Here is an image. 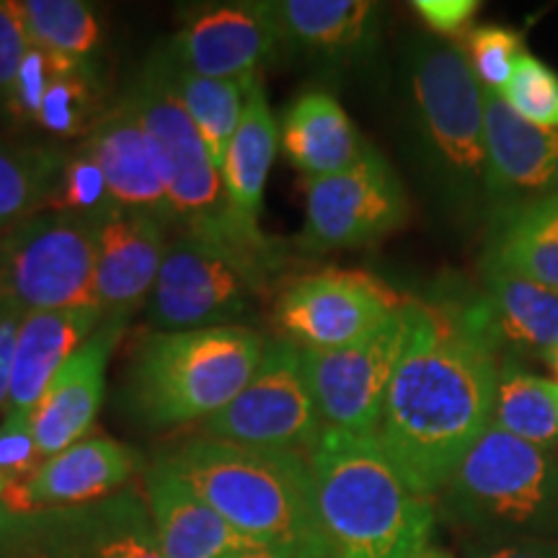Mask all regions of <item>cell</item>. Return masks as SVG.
I'll return each mask as SVG.
<instances>
[{
	"label": "cell",
	"instance_id": "28",
	"mask_svg": "<svg viewBox=\"0 0 558 558\" xmlns=\"http://www.w3.org/2000/svg\"><path fill=\"white\" fill-rule=\"evenodd\" d=\"M279 143H282V128L269 107L262 81H256L220 169L230 202L239 209L241 218L254 226H259L264 186H267Z\"/></svg>",
	"mask_w": 558,
	"mask_h": 558
},
{
	"label": "cell",
	"instance_id": "9",
	"mask_svg": "<svg viewBox=\"0 0 558 558\" xmlns=\"http://www.w3.org/2000/svg\"><path fill=\"white\" fill-rule=\"evenodd\" d=\"M0 548L9 558H163L135 492L32 514L0 509Z\"/></svg>",
	"mask_w": 558,
	"mask_h": 558
},
{
	"label": "cell",
	"instance_id": "44",
	"mask_svg": "<svg viewBox=\"0 0 558 558\" xmlns=\"http://www.w3.org/2000/svg\"><path fill=\"white\" fill-rule=\"evenodd\" d=\"M548 390H550V396H554V401H556V407H558V386L554 380H548Z\"/></svg>",
	"mask_w": 558,
	"mask_h": 558
},
{
	"label": "cell",
	"instance_id": "41",
	"mask_svg": "<svg viewBox=\"0 0 558 558\" xmlns=\"http://www.w3.org/2000/svg\"><path fill=\"white\" fill-rule=\"evenodd\" d=\"M222 558H298L295 554L284 548H275V546H254V548H243V550H233V554L222 556Z\"/></svg>",
	"mask_w": 558,
	"mask_h": 558
},
{
	"label": "cell",
	"instance_id": "35",
	"mask_svg": "<svg viewBox=\"0 0 558 558\" xmlns=\"http://www.w3.org/2000/svg\"><path fill=\"white\" fill-rule=\"evenodd\" d=\"M54 213L81 215V218L99 220L111 207L107 181L96 163L94 156L86 148H81L73 158L65 160L58 192L50 202Z\"/></svg>",
	"mask_w": 558,
	"mask_h": 558
},
{
	"label": "cell",
	"instance_id": "47",
	"mask_svg": "<svg viewBox=\"0 0 558 558\" xmlns=\"http://www.w3.org/2000/svg\"><path fill=\"white\" fill-rule=\"evenodd\" d=\"M0 558H9V556H5V554H3V548H0Z\"/></svg>",
	"mask_w": 558,
	"mask_h": 558
},
{
	"label": "cell",
	"instance_id": "32",
	"mask_svg": "<svg viewBox=\"0 0 558 558\" xmlns=\"http://www.w3.org/2000/svg\"><path fill=\"white\" fill-rule=\"evenodd\" d=\"M34 122L54 135L70 137L86 128L94 130L96 120V81L88 62H58V70L47 83Z\"/></svg>",
	"mask_w": 558,
	"mask_h": 558
},
{
	"label": "cell",
	"instance_id": "6",
	"mask_svg": "<svg viewBox=\"0 0 558 558\" xmlns=\"http://www.w3.org/2000/svg\"><path fill=\"white\" fill-rule=\"evenodd\" d=\"M445 520L473 538L558 541V458L488 427L439 492Z\"/></svg>",
	"mask_w": 558,
	"mask_h": 558
},
{
	"label": "cell",
	"instance_id": "21",
	"mask_svg": "<svg viewBox=\"0 0 558 558\" xmlns=\"http://www.w3.org/2000/svg\"><path fill=\"white\" fill-rule=\"evenodd\" d=\"M83 148L99 163L111 205L173 222L156 153L128 99L99 117Z\"/></svg>",
	"mask_w": 558,
	"mask_h": 558
},
{
	"label": "cell",
	"instance_id": "34",
	"mask_svg": "<svg viewBox=\"0 0 558 558\" xmlns=\"http://www.w3.org/2000/svg\"><path fill=\"white\" fill-rule=\"evenodd\" d=\"M465 60L476 75L484 90H494V94H505L509 78H512L514 62L525 52V39L518 29L509 26H476L463 37Z\"/></svg>",
	"mask_w": 558,
	"mask_h": 558
},
{
	"label": "cell",
	"instance_id": "40",
	"mask_svg": "<svg viewBox=\"0 0 558 558\" xmlns=\"http://www.w3.org/2000/svg\"><path fill=\"white\" fill-rule=\"evenodd\" d=\"M21 320H24V313L9 303H0V409L9 407L13 349H16Z\"/></svg>",
	"mask_w": 558,
	"mask_h": 558
},
{
	"label": "cell",
	"instance_id": "36",
	"mask_svg": "<svg viewBox=\"0 0 558 558\" xmlns=\"http://www.w3.org/2000/svg\"><path fill=\"white\" fill-rule=\"evenodd\" d=\"M39 463V450L32 435V416L5 414L0 424V471L5 476V488L32 476Z\"/></svg>",
	"mask_w": 558,
	"mask_h": 558
},
{
	"label": "cell",
	"instance_id": "12",
	"mask_svg": "<svg viewBox=\"0 0 558 558\" xmlns=\"http://www.w3.org/2000/svg\"><path fill=\"white\" fill-rule=\"evenodd\" d=\"M383 279L369 271L326 267L298 277L275 303L284 341L305 352H329L365 339L403 308Z\"/></svg>",
	"mask_w": 558,
	"mask_h": 558
},
{
	"label": "cell",
	"instance_id": "26",
	"mask_svg": "<svg viewBox=\"0 0 558 558\" xmlns=\"http://www.w3.org/2000/svg\"><path fill=\"white\" fill-rule=\"evenodd\" d=\"M484 256L558 292V194L494 209Z\"/></svg>",
	"mask_w": 558,
	"mask_h": 558
},
{
	"label": "cell",
	"instance_id": "43",
	"mask_svg": "<svg viewBox=\"0 0 558 558\" xmlns=\"http://www.w3.org/2000/svg\"><path fill=\"white\" fill-rule=\"evenodd\" d=\"M416 558H452V556H450V554H445V550L427 548V550H422V554H418Z\"/></svg>",
	"mask_w": 558,
	"mask_h": 558
},
{
	"label": "cell",
	"instance_id": "39",
	"mask_svg": "<svg viewBox=\"0 0 558 558\" xmlns=\"http://www.w3.org/2000/svg\"><path fill=\"white\" fill-rule=\"evenodd\" d=\"M465 558H558V541L546 538H473Z\"/></svg>",
	"mask_w": 558,
	"mask_h": 558
},
{
	"label": "cell",
	"instance_id": "7",
	"mask_svg": "<svg viewBox=\"0 0 558 558\" xmlns=\"http://www.w3.org/2000/svg\"><path fill=\"white\" fill-rule=\"evenodd\" d=\"M407 83L432 177L458 209L492 207L484 88L460 45L418 41L409 54Z\"/></svg>",
	"mask_w": 558,
	"mask_h": 558
},
{
	"label": "cell",
	"instance_id": "17",
	"mask_svg": "<svg viewBox=\"0 0 558 558\" xmlns=\"http://www.w3.org/2000/svg\"><path fill=\"white\" fill-rule=\"evenodd\" d=\"M169 222L111 205L96 220V295L104 318H128L150 298L166 248Z\"/></svg>",
	"mask_w": 558,
	"mask_h": 558
},
{
	"label": "cell",
	"instance_id": "1",
	"mask_svg": "<svg viewBox=\"0 0 558 558\" xmlns=\"http://www.w3.org/2000/svg\"><path fill=\"white\" fill-rule=\"evenodd\" d=\"M407 344L375 437L409 488L432 499L492 427L501 354L481 298L452 305L407 300Z\"/></svg>",
	"mask_w": 558,
	"mask_h": 558
},
{
	"label": "cell",
	"instance_id": "19",
	"mask_svg": "<svg viewBox=\"0 0 558 558\" xmlns=\"http://www.w3.org/2000/svg\"><path fill=\"white\" fill-rule=\"evenodd\" d=\"M122 318H104L90 339L70 357L37 407L32 409V435L39 460L73 448L99 414L107 390V365L122 337Z\"/></svg>",
	"mask_w": 558,
	"mask_h": 558
},
{
	"label": "cell",
	"instance_id": "11",
	"mask_svg": "<svg viewBox=\"0 0 558 558\" xmlns=\"http://www.w3.org/2000/svg\"><path fill=\"white\" fill-rule=\"evenodd\" d=\"M264 288L226 251L181 233L171 239L148 298L156 331L243 326Z\"/></svg>",
	"mask_w": 558,
	"mask_h": 558
},
{
	"label": "cell",
	"instance_id": "18",
	"mask_svg": "<svg viewBox=\"0 0 558 558\" xmlns=\"http://www.w3.org/2000/svg\"><path fill=\"white\" fill-rule=\"evenodd\" d=\"M484 117L492 207L499 209L556 197L558 130L525 122L505 101V96L494 90H484Z\"/></svg>",
	"mask_w": 558,
	"mask_h": 558
},
{
	"label": "cell",
	"instance_id": "27",
	"mask_svg": "<svg viewBox=\"0 0 558 558\" xmlns=\"http://www.w3.org/2000/svg\"><path fill=\"white\" fill-rule=\"evenodd\" d=\"M150 65L156 68V73L163 78L171 94L177 96L186 114H190L215 166L222 169L228 145L235 130H239L243 111H246L248 94L256 86V81H259V75L239 81L205 78V75L190 73V70L177 65L163 50L153 54Z\"/></svg>",
	"mask_w": 558,
	"mask_h": 558
},
{
	"label": "cell",
	"instance_id": "30",
	"mask_svg": "<svg viewBox=\"0 0 558 558\" xmlns=\"http://www.w3.org/2000/svg\"><path fill=\"white\" fill-rule=\"evenodd\" d=\"M65 158L50 148L0 143V226L34 218L58 192Z\"/></svg>",
	"mask_w": 558,
	"mask_h": 558
},
{
	"label": "cell",
	"instance_id": "2",
	"mask_svg": "<svg viewBox=\"0 0 558 558\" xmlns=\"http://www.w3.org/2000/svg\"><path fill=\"white\" fill-rule=\"evenodd\" d=\"M326 558H416L435 507L409 488L375 435L324 429L308 450Z\"/></svg>",
	"mask_w": 558,
	"mask_h": 558
},
{
	"label": "cell",
	"instance_id": "8",
	"mask_svg": "<svg viewBox=\"0 0 558 558\" xmlns=\"http://www.w3.org/2000/svg\"><path fill=\"white\" fill-rule=\"evenodd\" d=\"M0 303L21 313L101 308L96 295V220L45 213L0 239Z\"/></svg>",
	"mask_w": 558,
	"mask_h": 558
},
{
	"label": "cell",
	"instance_id": "3",
	"mask_svg": "<svg viewBox=\"0 0 558 558\" xmlns=\"http://www.w3.org/2000/svg\"><path fill=\"white\" fill-rule=\"evenodd\" d=\"M166 463L246 538L298 558H326L308 452L197 437Z\"/></svg>",
	"mask_w": 558,
	"mask_h": 558
},
{
	"label": "cell",
	"instance_id": "23",
	"mask_svg": "<svg viewBox=\"0 0 558 558\" xmlns=\"http://www.w3.org/2000/svg\"><path fill=\"white\" fill-rule=\"evenodd\" d=\"M101 308L26 313L13 349L11 393L5 414H29L54 375L101 326Z\"/></svg>",
	"mask_w": 558,
	"mask_h": 558
},
{
	"label": "cell",
	"instance_id": "29",
	"mask_svg": "<svg viewBox=\"0 0 558 558\" xmlns=\"http://www.w3.org/2000/svg\"><path fill=\"white\" fill-rule=\"evenodd\" d=\"M492 424L522 442L554 450L558 445V407L548 380L530 373L518 360H501Z\"/></svg>",
	"mask_w": 558,
	"mask_h": 558
},
{
	"label": "cell",
	"instance_id": "16",
	"mask_svg": "<svg viewBox=\"0 0 558 558\" xmlns=\"http://www.w3.org/2000/svg\"><path fill=\"white\" fill-rule=\"evenodd\" d=\"M137 469L135 450L109 437H83L73 448L41 460L37 471L5 488L9 514L47 512L114 497Z\"/></svg>",
	"mask_w": 558,
	"mask_h": 558
},
{
	"label": "cell",
	"instance_id": "42",
	"mask_svg": "<svg viewBox=\"0 0 558 558\" xmlns=\"http://www.w3.org/2000/svg\"><path fill=\"white\" fill-rule=\"evenodd\" d=\"M541 362H543V365L548 367L550 380H554L556 386H558V344H556L554 349H548V352L543 354V360H541Z\"/></svg>",
	"mask_w": 558,
	"mask_h": 558
},
{
	"label": "cell",
	"instance_id": "45",
	"mask_svg": "<svg viewBox=\"0 0 558 558\" xmlns=\"http://www.w3.org/2000/svg\"><path fill=\"white\" fill-rule=\"evenodd\" d=\"M3 494H5V476L3 471H0V499H3Z\"/></svg>",
	"mask_w": 558,
	"mask_h": 558
},
{
	"label": "cell",
	"instance_id": "10",
	"mask_svg": "<svg viewBox=\"0 0 558 558\" xmlns=\"http://www.w3.org/2000/svg\"><path fill=\"white\" fill-rule=\"evenodd\" d=\"M303 367V349L267 341L264 357L246 388L205 422V437L243 448L308 452L324 435Z\"/></svg>",
	"mask_w": 558,
	"mask_h": 558
},
{
	"label": "cell",
	"instance_id": "5",
	"mask_svg": "<svg viewBox=\"0 0 558 558\" xmlns=\"http://www.w3.org/2000/svg\"><path fill=\"white\" fill-rule=\"evenodd\" d=\"M264 349L248 326L150 333L130 362V409L153 429L207 422L246 388Z\"/></svg>",
	"mask_w": 558,
	"mask_h": 558
},
{
	"label": "cell",
	"instance_id": "24",
	"mask_svg": "<svg viewBox=\"0 0 558 558\" xmlns=\"http://www.w3.org/2000/svg\"><path fill=\"white\" fill-rule=\"evenodd\" d=\"M279 45L349 62L373 50L380 5L369 0H271Z\"/></svg>",
	"mask_w": 558,
	"mask_h": 558
},
{
	"label": "cell",
	"instance_id": "20",
	"mask_svg": "<svg viewBox=\"0 0 558 558\" xmlns=\"http://www.w3.org/2000/svg\"><path fill=\"white\" fill-rule=\"evenodd\" d=\"M145 505L163 558H222L262 543L246 538L160 458L145 476Z\"/></svg>",
	"mask_w": 558,
	"mask_h": 558
},
{
	"label": "cell",
	"instance_id": "37",
	"mask_svg": "<svg viewBox=\"0 0 558 558\" xmlns=\"http://www.w3.org/2000/svg\"><path fill=\"white\" fill-rule=\"evenodd\" d=\"M32 52V39L26 34L19 3L0 0V94L13 99L21 68Z\"/></svg>",
	"mask_w": 558,
	"mask_h": 558
},
{
	"label": "cell",
	"instance_id": "46",
	"mask_svg": "<svg viewBox=\"0 0 558 558\" xmlns=\"http://www.w3.org/2000/svg\"><path fill=\"white\" fill-rule=\"evenodd\" d=\"M5 230H9V228H5V226H0V233H5Z\"/></svg>",
	"mask_w": 558,
	"mask_h": 558
},
{
	"label": "cell",
	"instance_id": "25",
	"mask_svg": "<svg viewBox=\"0 0 558 558\" xmlns=\"http://www.w3.org/2000/svg\"><path fill=\"white\" fill-rule=\"evenodd\" d=\"M367 148L352 117L331 94L311 90L284 111L282 150L305 179L344 171L357 163Z\"/></svg>",
	"mask_w": 558,
	"mask_h": 558
},
{
	"label": "cell",
	"instance_id": "31",
	"mask_svg": "<svg viewBox=\"0 0 558 558\" xmlns=\"http://www.w3.org/2000/svg\"><path fill=\"white\" fill-rule=\"evenodd\" d=\"M21 19L32 47L70 62H88L101 45L94 5L83 0H21Z\"/></svg>",
	"mask_w": 558,
	"mask_h": 558
},
{
	"label": "cell",
	"instance_id": "38",
	"mask_svg": "<svg viewBox=\"0 0 558 558\" xmlns=\"http://www.w3.org/2000/svg\"><path fill=\"white\" fill-rule=\"evenodd\" d=\"M416 16L439 37H465L478 16V0H416Z\"/></svg>",
	"mask_w": 558,
	"mask_h": 558
},
{
	"label": "cell",
	"instance_id": "4",
	"mask_svg": "<svg viewBox=\"0 0 558 558\" xmlns=\"http://www.w3.org/2000/svg\"><path fill=\"white\" fill-rule=\"evenodd\" d=\"M124 99L143 122L156 153L173 222H179L186 235L226 251L262 288H267L271 271L282 262L279 246L264 235L259 226L243 220L233 207L222 173L197 128L150 62Z\"/></svg>",
	"mask_w": 558,
	"mask_h": 558
},
{
	"label": "cell",
	"instance_id": "15",
	"mask_svg": "<svg viewBox=\"0 0 558 558\" xmlns=\"http://www.w3.org/2000/svg\"><path fill=\"white\" fill-rule=\"evenodd\" d=\"M279 34L267 3H220L194 13L163 52L205 78H256L275 58Z\"/></svg>",
	"mask_w": 558,
	"mask_h": 558
},
{
	"label": "cell",
	"instance_id": "33",
	"mask_svg": "<svg viewBox=\"0 0 558 558\" xmlns=\"http://www.w3.org/2000/svg\"><path fill=\"white\" fill-rule=\"evenodd\" d=\"M501 96L525 122L558 130V73L535 54H520Z\"/></svg>",
	"mask_w": 558,
	"mask_h": 558
},
{
	"label": "cell",
	"instance_id": "14",
	"mask_svg": "<svg viewBox=\"0 0 558 558\" xmlns=\"http://www.w3.org/2000/svg\"><path fill=\"white\" fill-rule=\"evenodd\" d=\"M409 316L407 303L390 316L380 329L354 344L329 349V352H305L303 367L308 378L313 401L326 429L349 435H375L383 407L393 380L396 365L407 344Z\"/></svg>",
	"mask_w": 558,
	"mask_h": 558
},
{
	"label": "cell",
	"instance_id": "22",
	"mask_svg": "<svg viewBox=\"0 0 558 558\" xmlns=\"http://www.w3.org/2000/svg\"><path fill=\"white\" fill-rule=\"evenodd\" d=\"M481 305L501 360L538 357L558 344V292L501 267L481 262Z\"/></svg>",
	"mask_w": 558,
	"mask_h": 558
},
{
	"label": "cell",
	"instance_id": "13",
	"mask_svg": "<svg viewBox=\"0 0 558 558\" xmlns=\"http://www.w3.org/2000/svg\"><path fill=\"white\" fill-rule=\"evenodd\" d=\"M409 218L401 179L375 148L357 163L331 177L305 179V230L308 251L360 248L386 239Z\"/></svg>",
	"mask_w": 558,
	"mask_h": 558
}]
</instances>
